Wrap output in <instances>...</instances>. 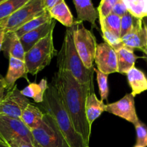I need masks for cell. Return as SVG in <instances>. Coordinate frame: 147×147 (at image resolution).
Here are the masks:
<instances>
[{
	"mask_svg": "<svg viewBox=\"0 0 147 147\" xmlns=\"http://www.w3.org/2000/svg\"><path fill=\"white\" fill-rule=\"evenodd\" d=\"M119 1V0H101L97 9L99 20H101L111 14L113 8Z\"/></svg>",
	"mask_w": 147,
	"mask_h": 147,
	"instance_id": "cell-30",
	"label": "cell"
},
{
	"mask_svg": "<svg viewBox=\"0 0 147 147\" xmlns=\"http://www.w3.org/2000/svg\"><path fill=\"white\" fill-rule=\"evenodd\" d=\"M55 53L53 31L25 53L24 61L27 73L32 76L37 75L50 64Z\"/></svg>",
	"mask_w": 147,
	"mask_h": 147,
	"instance_id": "cell-4",
	"label": "cell"
},
{
	"mask_svg": "<svg viewBox=\"0 0 147 147\" xmlns=\"http://www.w3.org/2000/svg\"><path fill=\"white\" fill-rule=\"evenodd\" d=\"M123 45L137 48L146 53L147 48V29L142 19H139L133 29L121 38Z\"/></svg>",
	"mask_w": 147,
	"mask_h": 147,
	"instance_id": "cell-12",
	"label": "cell"
},
{
	"mask_svg": "<svg viewBox=\"0 0 147 147\" xmlns=\"http://www.w3.org/2000/svg\"><path fill=\"white\" fill-rule=\"evenodd\" d=\"M94 61L98 70L104 74L109 76L111 73H118L116 50L106 42L100 43L97 45Z\"/></svg>",
	"mask_w": 147,
	"mask_h": 147,
	"instance_id": "cell-10",
	"label": "cell"
},
{
	"mask_svg": "<svg viewBox=\"0 0 147 147\" xmlns=\"http://www.w3.org/2000/svg\"><path fill=\"white\" fill-rule=\"evenodd\" d=\"M0 141H2V140H1V137H0Z\"/></svg>",
	"mask_w": 147,
	"mask_h": 147,
	"instance_id": "cell-41",
	"label": "cell"
},
{
	"mask_svg": "<svg viewBox=\"0 0 147 147\" xmlns=\"http://www.w3.org/2000/svg\"><path fill=\"white\" fill-rule=\"evenodd\" d=\"M77 12V20L87 21L93 27H96V21L98 11L93 6L91 0H73Z\"/></svg>",
	"mask_w": 147,
	"mask_h": 147,
	"instance_id": "cell-16",
	"label": "cell"
},
{
	"mask_svg": "<svg viewBox=\"0 0 147 147\" xmlns=\"http://www.w3.org/2000/svg\"><path fill=\"white\" fill-rule=\"evenodd\" d=\"M5 144L9 147H37L31 142H27L25 139H22L20 137L10 139L7 141Z\"/></svg>",
	"mask_w": 147,
	"mask_h": 147,
	"instance_id": "cell-32",
	"label": "cell"
},
{
	"mask_svg": "<svg viewBox=\"0 0 147 147\" xmlns=\"http://www.w3.org/2000/svg\"><path fill=\"white\" fill-rule=\"evenodd\" d=\"M134 126L136 131V145L147 147V126L141 121H139Z\"/></svg>",
	"mask_w": 147,
	"mask_h": 147,
	"instance_id": "cell-29",
	"label": "cell"
},
{
	"mask_svg": "<svg viewBox=\"0 0 147 147\" xmlns=\"http://www.w3.org/2000/svg\"><path fill=\"white\" fill-rule=\"evenodd\" d=\"M117 57L118 73L126 74L132 67H134L137 58L134 53V49L123 45L116 50Z\"/></svg>",
	"mask_w": 147,
	"mask_h": 147,
	"instance_id": "cell-17",
	"label": "cell"
},
{
	"mask_svg": "<svg viewBox=\"0 0 147 147\" xmlns=\"http://www.w3.org/2000/svg\"><path fill=\"white\" fill-rule=\"evenodd\" d=\"M57 71L55 73L52 83L57 90L63 106L67 111L75 129L80 134L89 146L91 126L86 114V102L89 93L93 89V83L80 84L65 67L61 54H57Z\"/></svg>",
	"mask_w": 147,
	"mask_h": 147,
	"instance_id": "cell-1",
	"label": "cell"
},
{
	"mask_svg": "<svg viewBox=\"0 0 147 147\" xmlns=\"http://www.w3.org/2000/svg\"><path fill=\"white\" fill-rule=\"evenodd\" d=\"M27 74L28 73H27L24 60H19L12 57H9L8 71L4 78L6 84H7V90L12 88L15 85L16 81L21 78H25L30 83Z\"/></svg>",
	"mask_w": 147,
	"mask_h": 147,
	"instance_id": "cell-15",
	"label": "cell"
},
{
	"mask_svg": "<svg viewBox=\"0 0 147 147\" xmlns=\"http://www.w3.org/2000/svg\"><path fill=\"white\" fill-rule=\"evenodd\" d=\"M61 1L62 0H42V3L45 10L49 11L50 9L53 8Z\"/></svg>",
	"mask_w": 147,
	"mask_h": 147,
	"instance_id": "cell-34",
	"label": "cell"
},
{
	"mask_svg": "<svg viewBox=\"0 0 147 147\" xmlns=\"http://www.w3.org/2000/svg\"><path fill=\"white\" fill-rule=\"evenodd\" d=\"M134 147H142V146H138V145H135Z\"/></svg>",
	"mask_w": 147,
	"mask_h": 147,
	"instance_id": "cell-40",
	"label": "cell"
},
{
	"mask_svg": "<svg viewBox=\"0 0 147 147\" xmlns=\"http://www.w3.org/2000/svg\"><path fill=\"white\" fill-rule=\"evenodd\" d=\"M39 104L42 108V111L48 113L54 118L69 146L89 147L81 135L75 129L58 93L52 83L46 90L43 101Z\"/></svg>",
	"mask_w": 147,
	"mask_h": 147,
	"instance_id": "cell-2",
	"label": "cell"
},
{
	"mask_svg": "<svg viewBox=\"0 0 147 147\" xmlns=\"http://www.w3.org/2000/svg\"><path fill=\"white\" fill-rule=\"evenodd\" d=\"M48 85L46 78H42L39 83H29L24 89L20 90L22 94L27 98H32L34 102L40 103L43 101L45 93L47 89Z\"/></svg>",
	"mask_w": 147,
	"mask_h": 147,
	"instance_id": "cell-22",
	"label": "cell"
},
{
	"mask_svg": "<svg viewBox=\"0 0 147 147\" xmlns=\"http://www.w3.org/2000/svg\"><path fill=\"white\" fill-rule=\"evenodd\" d=\"M0 147H9L8 145L6 144L4 142L2 141H0Z\"/></svg>",
	"mask_w": 147,
	"mask_h": 147,
	"instance_id": "cell-38",
	"label": "cell"
},
{
	"mask_svg": "<svg viewBox=\"0 0 147 147\" xmlns=\"http://www.w3.org/2000/svg\"><path fill=\"white\" fill-rule=\"evenodd\" d=\"M30 0H7L0 3V25Z\"/></svg>",
	"mask_w": 147,
	"mask_h": 147,
	"instance_id": "cell-23",
	"label": "cell"
},
{
	"mask_svg": "<svg viewBox=\"0 0 147 147\" xmlns=\"http://www.w3.org/2000/svg\"><path fill=\"white\" fill-rule=\"evenodd\" d=\"M0 137L4 143L11 139L20 137L31 142L36 146L40 147L36 143L32 132L20 119H13L0 115Z\"/></svg>",
	"mask_w": 147,
	"mask_h": 147,
	"instance_id": "cell-9",
	"label": "cell"
},
{
	"mask_svg": "<svg viewBox=\"0 0 147 147\" xmlns=\"http://www.w3.org/2000/svg\"></svg>",
	"mask_w": 147,
	"mask_h": 147,
	"instance_id": "cell-42",
	"label": "cell"
},
{
	"mask_svg": "<svg viewBox=\"0 0 147 147\" xmlns=\"http://www.w3.org/2000/svg\"><path fill=\"white\" fill-rule=\"evenodd\" d=\"M30 103L29 99L22 94L15 84L0 100V115L20 119L22 113Z\"/></svg>",
	"mask_w": 147,
	"mask_h": 147,
	"instance_id": "cell-8",
	"label": "cell"
},
{
	"mask_svg": "<svg viewBox=\"0 0 147 147\" xmlns=\"http://www.w3.org/2000/svg\"><path fill=\"white\" fill-rule=\"evenodd\" d=\"M1 51L7 58L12 57L21 60H24L25 52L15 32L5 33Z\"/></svg>",
	"mask_w": 147,
	"mask_h": 147,
	"instance_id": "cell-14",
	"label": "cell"
},
{
	"mask_svg": "<svg viewBox=\"0 0 147 147\" xmlns=\"http://www.w3.org/2000/svg\"><path fill=\"white\" fill-rule=\"evenodd\" d=\"M83 22L75 20L72 25L75 46L83 63L87 68L93 67L97 41L90 30L83 25Z\"/></svg>",
	"mask_w": 147,
	"mask_h": 147,
	"instance_id": "cell-5",
	"label": "cell"
},
{
	"mask_svg": "<svg viewBox=\"0 0 147 147\" xmlns=\"http://www.w3.org/2000/svg\"><path fill=\"white\" fill-rule=\"evenodd\" d=\"M138 20L139 18L134 17L129 12H127L123 17H121V38L129 33L134 27Z\"/></svg>",
	"mask_w": 147,
	"mask_h": 147,
	"instance_id": "cell-28",
	"label": "cell"
},
{
	"mask_svg": "<svg viewBox=\"0 0 147 147\" xmlns=\"http://www.w3.org/2000/svg\"><path fill=\"white\" fill-rule=\"evenodd\" d=\"M52 17L50 16V13L48 11H45L44 14H41L40 16L35 17V18L32 19V20L29 21L28 22H27L26 24H24V25L22 26L20 29L15 31V33L17 34V35L18 36V37H21L22 36L24 35L26 33L32 31V30H34V29L37 28V27H40L41 25H42L43 24L46 23L47 22L50 21V20H52Z\"/></svg>",
	"mask_w": 147,
	"mask_h": 147,
	"instance_id": "cell-24",
	"label": "cell"
},
{
	"mask_svg": "<svg viewBox=\"0 0 147 147\" xmlns=\"http://www.w3.org/2000/svg\"><path fill=\"white\" fill-rule=\"evenodd\" d=\"M4 35H5V32L4 29L0 27V52L1 51V47H2L3 42H4Z\"/></svg>",
	"mask_w": 147,
	"mask_h": 147,
	"instance_id": "cell-36",
	"label": "cell"
},
{
	"mask_svg": "<svg viewBox=\"0 0 147 147\" xmlns=\"http://www.w3.org/2000/svg\"><path fill=\"white\" fill-rule=\"evenodd\" d=\"M7 1V0H0V3L3 2V1Z\"/></svg>",
	"mask_w": 147,
	"mask_h": 147,
	"instance_id": "cell-39",
	"label": "cell"
},
{
	"mask_svg": "<svg viewBox=\"0 0 147 147\" xmlns=\"http://www.w3.org/2000/svg\"><path fill=\"white\" fill-rule=\"evenodd\" d=\"M48 11L52 18L58 21L66 27H72L73 24L75 19L65 0H62Z\"/></svg>",
	"mask_w": 147,
	"mask_h": 147,
	"instance_id": "cell-21",
	"label": "cell"
},
{
	"mask_svg": "<svg viewBox=\"0 0 147 147\" xmlns=\"http://www.w3.org/2000/svg\"><path fill=\"white\" fill-rule=\"evenodd\" d=\"M59 53L63 57L65 67L70 72L79 83L90 84L93 82L94 67L88 69L83 63L75 46L72 27L66 29Z\"/></svg>",
	"mask_w": 147,
	"mask_h": 147,
	"instance_id": "cell-3",
	"label": "cell"
},
{
	"mask_svg": "<svg viewBox=\"0 0 147 147\" xmlns=\"http://www.w3.org/2000/svg\"><path fill=\"white\" fill-rule=\"evenodd\" d=\"M5 90H7V84L4 78L0 75V100H1L5 95Z\"/></svg>",
	"mask_w": 147,
	"mask_h": 147,
	"instance_id": "cell-35",
	"label": "cell"
},
{
	"mask_svg": "<svg viewBox=\"0 0 147 147\" xmlns=\"http://www.w3.org/2000/svg\"><path fill=\"white\" fill-rule=\"evenodd\" d=\"M106 106L103 101L96 97L94 90H92L89 93L86 102V114L90 126H92L95 120H96L102 113L106 111Z\"/></svg>",
	"mask_w": 147,
	"mask_h": 147,
	"instance_id": "cell-18",
	"label": "cell"
},
{
	"mask_svg": "<svg viewBox=\"0 0 147 147\" xmlns=\"http://www.w3.org/2000/svg\"><path fill=\"white\" fill-rule=\"evenodd\" d=\"M100 27L106 29L114 34L115 35L120 37L121 32V17L116 14H110L105 18L100 20ZM121 38V37H120Z\"/></svg>",
	"mask_w": 147,
	"mask_h": 147,
	"instance_id": "cell-26",
	"label": "cell"
},
{
	"mask_svg": "<svg viewBox=\"0 0 147 147\" xmlns=\"http://www.w3.org/2000/svg\"><path fill=\"white\" fill-rule=\"evenodd\" d=\"M106 111L122 118L134 125L139 121L135 108L134 97L131 93H127L121 100L106 105Z\"/></svg>",
	"mask_w": 147,
	"mask_h": 147,
	"instance_id": "cell-11",
	"label": "cell"
},
{
	"mask_svg": "<svg viewBox=\"0 0 147 147\" xmlns=\"http://www.w3.org/2000/svg\"><path fill=\"white\" fill-rule=\"evenodd\" d=\"M128 82L131 88L134 97L147 90V77L139 69L134 67L126 73Z\"/></svg>",
	"mask_w": 147,
	"mask_h": 147,
	"instance_id": "cell-20",
	"label": "cell"
},
{
	"mask_svg": "<svg viewBox=\"0 0 147 147\" xmlns=\"http://www.w3.org/2000/svg\"><path fill=\"white\" fill-rule=\"evenodd\" d=\"M45 10L42 0H30L27 4L13 13L0 25L6 32H15L29 21L44 14Z\"/></svg>",
	"mask_w": 147,
	"mask_h": 147,
	"instance_id": "cell-7",
	"label": "cell"
},
{
	"mask_svg": "<svg viewBox=\"0 0 147 147\" xmlns=\"http://www.w3.org/2000/svg\"><path fill=\"white\" fill-rule=\"evenodd\" d=\"M100 30L102 32V37H103L105 42L111 46L115 50L123 45L120 37L115 35L114 34L111 33L103 27H100Z\"/></svg>",
	"mask_w": 147,
	"mask_h": 147,
	"instance_id": "cell-31",
	"label": "cell"
},
{
	"mask_svg": "<svg viewBox=\"0 0 147 147\" xmlns=\"http://www.w3.org/2000/svg\"><path fill=\"white\" fill-rule=\"evenodd\" d=\"M55 25L56 20L52 19L40 27L26 33L21 37H20L22 45L24 47V52L25 53L28 52L36 43L45 37L50 32H53Z\"/></svg>",
	"mask_w": 147,
	"mask_h": 147,
	"instance_id": "cell-13",
	"label": "cell"
},
{
	"mask_svg": "<svg viewBox=\"0 0 147 147\" xmlns=\"http://www.w3.org/2000/svg\"><path fill=\"white\" fill-rule=\"evenodd\" d=\"M44 112L31 103L24 109L20 120L30 131L40 127L42 124Z\"/></svg>",
	"mask_w": 147,
	"mask_h": 147,
	"instance_id": "cell-19",
	"label": "cell"
},
{
	"mask_svg": "<svg viewBox=\"0 0 147 147\" xmlns=\"http://www.w3.org/2000/svg\"><path fill=\"white\" fill-rule=\"evenodd\" d=\"M142 20H143L144 22L145 25H146V29H147V17H145V18L142 19ZM143 58L145 60H146V63H147V48H146V53H144V56H143Z\"/></svg>",
	"mask_w": 147,
	"mask_h": 147,
	"instance_id": "cell-37",
	"label": "cell"
},
{
	"mask_svg": "<svg viewBox=\"0 0 147 147\" xmlns=\"http://www.w3.org/2000/svg\"><path fill=\"white\" fill-rule=\"evenodd\" d=\"M128 12L139 19L147 17V0H122Z\"/></svg>",
	"mask_w": 147,
	"mask_h": 147,
	"instance_id": "cell-25",
	"label": "cell"
},
{
	"mask_svg": "<svg viewBox=\"0 0 147 147\" xmlns=\"http://www.w3.org/2000/svg\"><path fill=\"white\" fill-rule=\"evenodd\" d=\"M127 12V8H126V5H125V4L123 3V1H122V0H119V1L116 3V5L114 6V7L113 8L111 13L119 16V17H123L124 14H126Z\"/></svg>",
	"mask_w": 147,
	"mask_h": 147,
	"instance_id": "cell-33",
	"label": "cell"
},
{
	"mask_svg": "<svg viewBox=\"0 0 147 147\" xmlns=\"http://www.w3.org/2000/svg\"><path fill=\"white\" fill-rule=\"evenodd\" d=\"M94 72L96 73L98 84L99 88V93L100 96V100H108L109 97V83H108V75L104 74L99 71L97 68H94Z\"/></svg>",
	"mask_w": 147,
	"mask_h": 147,
	"instance_id": "cell-27",
	"label": "cell"
},
{
	"mask_svg": "<svg viewBox=\"0 0 147 147\" xmlns=\"http://www.w3.org/2000/svg\"><path fill=\"white\" fill-rule=\"evenodd\" d=\"M31 132L40 147H70L54 118L48 113L44 112L42 124Z\"/></svg>",
	"mask_w": 147,
	"mask_h": 147,
	"instance_id": "cell-6",
	"label": "cell"
}]
</instances>
